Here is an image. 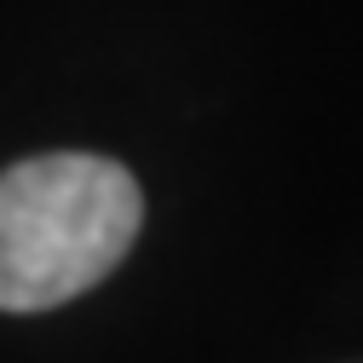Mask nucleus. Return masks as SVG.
<instances>
[{
    "label": "nucleus",
    "instance_id": "f257e3e1",
    "mask_svg": "<svg viewBox=\"0 0 363 363\" xmlns=\"http://www.w3.org/2000/svg\"><path fill=\"white\" fill-rule=\"evenodd\" d=\"M145 225L133 173L104 156H29L0 173V311H52L121 265Z\"/></svg>",
    "mask_w": 363,
    "mask_h": 363
}]
</instances>
